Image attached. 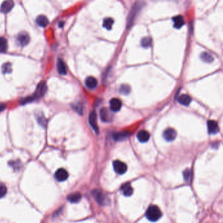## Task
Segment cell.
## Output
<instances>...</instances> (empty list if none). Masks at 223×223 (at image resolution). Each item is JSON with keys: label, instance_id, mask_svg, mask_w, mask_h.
Here are the masks:
<instances>
[{"label": "cell", "instance_id": "cell-26", "mask_svg": "<svg viewBox=\"0 0 223 223\" xmlns=\"http://www.w3.org/2000/svg\"><path fill=\"white\" fill-rule=\"evenodd\" d=\"M119 91L122 94H124V95H127L128 94H129L130 91V88L128 85H122L119 89Z\"/></svg>", "mask_w": 223, "mask_h": 223}, {"label": "cell", "instance_id": "cell-9", "mask_svg": "<svg viewBox=\"0 0 223 223\" xmlns=\"http://www.w3.org/2000/svg\"><path fill=\"white\" fill-rule=\"evenodd\" d=\"M122 107V102L118 98H113L110 101V109L113 112L120 111Z\"/></svg>", "mask_w": 223, "mask_h": 223}, {"label": "cell", "instance_id": "cell-19", "mask_svg": "<svg viewBox=\"0 0 223 223\" xmlns=\"http://www.w3.org/2000/svg\"><path fill=\"white\" fill-rule=\"evenodd\" d=\"M57 69L58 71L59 72V74L61 75H65L67 73L65 64L64 61L60 58L58 60L57 62Z\"/></svg>", "mask_w": 223, "mask_h": 223}, {"label": "cell", "instance_id": "cell-5", "mask_svg": "<svg viewBox=\"0 0 223 223\" xmlns=\"http://www.w3.org/2000/svg\"><path fill=\"white\" fill-rule=\"evenodd\" d=\"M100 118L102 120L105 122H108L112 121L113 116L110 111L107 108H102L100 111Z\"/></svg>", "mask_w": 223, "mask_h": 223}, {"label": "cell", "instance_id": "cell-22", "mask_svg": "<svg viewBox=\"0 0 223 223\" xmlns=\"http://www.w3.org/2000/svg\"><path fill=\"white\" fill-rule=\"evenodd\" d=\"M200 57H201V59L204 61V62L207 63H211L213 61V57H212V55L207 52H204L202 53Z\"/></svg>", "mask_w": 223, "mask_h": 223}, {"label": "cell", "instance_id": "cell-2", "mask_svg": "<svg viewBox=\"0 0 223 223\" xmlns=\"http://www.w3.org/2000/svg\"><path fill=\"white\" fill-rule=\"evenodd\" d=\"M115 171L118 174H124L127 171V166L125 163L120 160H115L113 163Z\"/></svg>", "mask_w": 223, "mask_h": 223}, {"label": "cell", "instance_id": "cell-1", "mask_svg": "<svg viewBox=\"0 0 223 223\" xmlns=\"http://www.w3.org/2000/svg\"><path fill=\"white\" fill-rule=\"evenodd\" d=\"M146 217L150 221L156 222L158 221L162 217V212L157 205H150L147 210Z\"/></svg>", "mask_w": 223, "mask_h": 223}, {"label": "cell", "instance_id": "cell-6", "mask_svg": "<svg viewBox=\"0 0 223 223\" xmlns=\"http://www.w3.org/2000/svg\"><path fill=\"white\" fill-rule=\"evenodd\" d=\"M177 132L173 128H168L164 130L163 133V137L167 141H172L176 138Z\"/></svg>", "mask_w": 223, "mask_h": 223}, {"label": "cell", "instance_id": "cell-10", "mask_svg": "<svg viewBox=\"0 0 223 223\" xmlns=\"http://www.w3.org/2000/svg\"><path fill=\"white\" fill-rule=\"evenodd\" d=\"M208 132L210 134H216L219 132V128L217 122L215 120H210L208 122Z\"/></svg>", "mask_w": 223, "mask_h": 223}, {"label": "cell", "instance_id": "cell-23", "mask_svg": "<svg viewBox=\"0 0 223 223\" xmlns=\"http://www.w3.org/2000/svg\"><path fill=\"white\" fill-rule=\"evenodd\" d=\"M128 136V133L125 132H119V133H115V134L113 135V137L116 141H120V140H123V139H125Z\"/></svg>", "mask_w": 223, "mask_h": 223}, {"label": "cell", "instance_id": "cell-16", "mask_svg": "<svg viewBox=\"0 0 223 223\" xmlns=\"http://www.w3.org/2000/svg\"><path fill=\"white\" fill-rule=\"evenodd\" d=\"M191 101V98L190 97V96L187 95V94H183V95L180 96L179 98H178V102H179V103L183 105H185V106L189 105Z\"/></svg>", "mask_w": 223, "mask_h": 223}, {"label": "cell", "instance_id": "cell-24", "mask_svg": "<svg viewBox=\"0 0 223 223\" xmlns=\"http://www.w3.org/2000/svg\"><path fill=\"white\" fill-rule=\"evenodd\" d=\"M114 23V20L111 18H106L103 20V26L107 30H111Z\"/></svg>", "mask_w": 223, "mask_h": 223}, {"label": "cell", "instance_id": "cell-3", "mask_svg": "<svg viewBox=\"0 0 223 223\" xmlns=\"http://www.w3.org/2000/svg\"><path fill=\"white\" fill-rule=\"evenodd\" d=\"M47 88V85H46L45 82H44V81L41 82L40 84L37 85L36 90L34 93V95H33V96H34V98L36 99L42 97L43 96H44V93L46 92Z\"/></svg>", "mask_w": 223, "mask_h": 223}, {"label": "cell", "instance_id": "cell-27", "mask_svg": "<svg viewBox=\"0 0 223 223\" xmlns=\"http://www.w3.org/2000/svg\"><path fill=\"white\" fill-rule=\"evenodd\" d=\"M7 192V189L6 186L4 184L0 183V198H3L6 195Z\"/></svg>", "mask_w": 223, "mask_h": 223}, {"label": "cell", "instance_id": "cell-18", "mask_svg": "<svg viewBox=\"0 0 223 223\" xmlns=\"http://www.w3.org/2000/svg\"><path fill=\"white\" fill-rule=\"evenodd\" d=\"M82 198L81 193L79 192H75L72 193L68 196V201L71 203H77L79 202Z\"/></svg>", "mask_w": 223, "mask_h": 223}, {"label": "cell", "instance_id": "cell-17", "mask_svg": "<svg viewBox=\"0 0 223 223\" xmlns=\"http://www.w3.org/2000/svg\"><path fill=\"white\" fill-rule=\"evenodd\" d=\"M86 86L90 89H94L97 86L98 81L96 79L93 77H88L86 79L85 81Z\"/></svg>", "mask_w": 223, "mask_h": 223}, {"label": "cell", "instance_id": "cell-29", "mask_svg": "<svg viewBox=\"0 0 223 223\" xmlns=\"http://www.w3.org/2000/svg\"><path fill=\"white\" fill-rule=\"evenodd\" d=\"M74 109H75V111L79 113V115H82L83 113V106L82 104L81 103H78L77 104H75L73 106Z\"/></svg>", "mask_w": 223, "mask_h": 223}, {"label": "cell", "instance_id": "cell-20", "mask_svg": "<svg viewBox=\"0 0 223 223\" xmlns=\"http://www.w3.org/2000/svg\"><path fill=\"white\" fill-rule=\"evenodd\" d=\"M36 23L41 27H46L48 24V19L44 15H40L36 19Z\"/></svg>", "mask_w": 223, "mask_h": 223}, {"label": "cell", "instance_id": "cell-15", "mask_svg": "<svg viewBox=\"0 0 223 223\" xmlns=\"http://www.w3.org/2000/svg\"><path fill=\"white\" fill-rule=\"evenodd\" d=\"M173 20H174V26L177 29L181 28L184 24H185V20H184L183 17L181 15L175 16L174 18H173Z\"/></svg>", "mask_w": 223, "mask_h": 223}, {"label": "cell", "instance_id": "cell-25", "mask_svg": "<svg viewBox=\"0 0 223 223\" xmlns=\"http://www.w3.org/2000/svg\"><path fill=\"white\" fill-rule=\"evenodd\" d=\"M152 40L149 37H146L142 39L141 40V45L144 48H149L151 46Z\"/></svg>", "mask_w": 223, "mask_h": 223}, {"label": "cell", "instance_id": "cell-32", "mask_svg": "<svg viewBox=\"0 0 223 223\" xmlns=\"http://www.w3.org/2000/svg\"><path fill=\"white\" fill-rule=\"evenodd\" d=\"M5 107V105H1V106H0V112H1V111H3Z\"/></svg>", "mask_w": 223, "mask_h": 223}, {"label": "cell", "instance_id": "cell-31", "mask_svg": "<svg viewBox=\"0 0 223 223\" xmlns=\"http://www.w3.org/2000/svg\"><path fill=\"white\" fill-rule=\"evenodd\" d=\"M37 120L39 122V123H40L42 126H46V124L47 123L46 119L44 118V116L43 115H39L37 116Z\"/></svg>", "mask_w": 223, "mask_h": 223}, {"label": "cell", "instance_id": "cell-8", "mask_svg": "<svg viewBox=\"0 0 223 223\" xmlns=\"http://www.w3.org/2000/svg\"><path fill=\"white\" fill-rule=\"evenodd\" d=\"M89 123H90L94 130L96 133H98V127L97 124V115L94 111H92L90 115H89Z\"/></svg>", "mask_w": 223, "mask_h": 223}, {"label": "cell", "instance_id": "cell-11", "mask_svg": "<svg viewBox=\"0 0 223 223\" xmlns=\"http://www.w3.org/2000/svg\"><path fill=\"white\" fill-rule=\"evenodd\" d=\"M14 6V2L13 1H5L2 3L0 7V11L3 13H8L11 11Z\"/></svg>", "mask_w": 223, "mask_h": 223}, {"label": "cell", "instance_id": "cell-7", "mask_svg": "<svg viewBox=\"0 0 223 223\" xmlns=\"http://www.w3.org/2000/svg\"><path fill=\"white\" fill-rule=\"evenodd\" d=\"M54 177L58 181L62 182L68 178V173L65 169L60 168L56 171Z\"/></svg>", "mask_w": 223, "mask_h": 223}, {"label": "cell", "instance_id": "cell-13", "mask_svg": "<svg viewBox=\"0 0 223 223\" xmlns=\"http://www.w3.org/2000/svg\"><path fill=\"white\" fill-rule=\"evenodd\" d=\"M137 138L140 142L145 143L149 141L150 138V134L146 130H141L137 133Z\"/></svg>", "mask_w": 223, "mask_h": 223}, {"label": "cell", "instance_id": "cell-4", "mask_svg": "<svg viewBox=\"0 0 223 223\" xmlns=\"http://www.w3.org/2000/svg\"><path fill=\"white\" fill-rule=\"evenodd\" d=\"M30 41V36L26 32H22L17 36V41L21 46H26Z\"/></svg>", "mask_w": 223, "mask_h": 223}, {"label": "cell", "instance_id": "cell-30", "mask_svg": "<svg viewBox=\"0 0 223 223\" xmlns=\"http://www.w3.org/2000/svg\"><path fill=\"white\" fill-rule=\"evenodd\" d=\"M184 178L187 182H190L192 179V171L190 170H186L184 172Z\"/></svg>", "mask_w": 223, "mask_h": 223}, {"label": "cell", "instance_id": "cell-12", "mask_svg": "<svg viewBox=\"0 0 223 223\" xmlns=\"http://www.w3.org/2000/svg\"><path fill=\"white\" fill-rule=\"evenodd\" d=\"M92 193H93L94 198L96 199L97 202H98L99 204L103 205L105 204V202H107L106 197L104 196L102 192L96 190V191H94Z\"/></svg>", "mask_w": 223, "mask_h": 223}, {"label": "cell", "instance_id": "cell-21", "mask_svg": "<svg viewBox=\"0 0 223 223\" xmlns=\"http://www.w3.org/2000/svg\"><path fill=\"white\" fill-rule=\"evenodd\" d=\"M8 43L6 39L0 37V53H4L7 51Z\"/></svg>", "mask_w": 223, "mask_h": 223}, {"label": "cell", "instance_id": "cell-14", "mask_svg": "<svg viewBox=\"0 0 223 223\" xmlns=\"http://www.w3.org/2000/svg\"><path fill=\"white\" fill-rule=\"evenodd\" d=\"M121 191L125 196H130L133 194V188L130 183H126L122 185Z\"/></svg>", "mask_w": 223, "mask_h": 223}, {"label": "cell", "instance_id": "cell-28", "mask_svg": "<svg viewBox=\"0 0 223 223\" xmlns=\"http://www.w3.org/2000/svg\"><path fill=\"white\" fill-rule=\"evenodd\" d=\"M2 71L3 73L6 74H9L12 71V68H11V64L10 63H6L2 67Z\"/></svg>", "mask_w": 223, "mask_h": 223}]
</instances>
